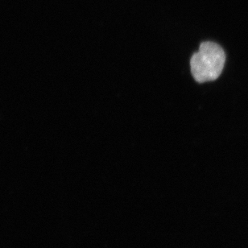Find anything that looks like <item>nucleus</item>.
Segmentation results:
<instances>
[{"label": "nucleus", "instance_id": "f257e3e1", "mask_svg": "<svg viewBox=\"0 0 248 248\" xmlns=\"http://www.w3.org/2000/svg\"><path fill=\"white\" fill-rule=\"evenodd\" d=\"M225 62L226 55L221 46L210 41L203 42L191 58V73L199 83L214 81L222 74Z\"/></svg>", "mask_w": 248, "mask_h": 248}]
</instances>
